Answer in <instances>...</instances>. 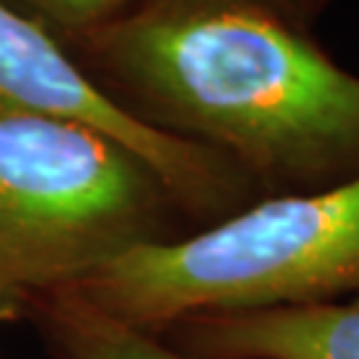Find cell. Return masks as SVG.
<instances>
[{"instance_id":"cell-8","label":"cell","mask_w":359,"mask_h":359,"mask_svg":"<svg viewBox=\"0 0 359 359\" xmlns=\"http://www.w3.org/2000/svg\"><path fill=\"white\" fill-rule=\"evenodd\" d=\"M261 3L269 6L271 11H277L298 29H309L330 0H261Z\"/></svg>"},{"instance_id":"cell-5","label":"cell","mask_w":359,"mask_h":359,"mask_svg":"<svg viewBox=\"0 0 359 359\" xmlns=\"http://www.w3.org/2000/svg\"><path fill=\"white\" fill-rule=\"evenodd\" d=\"M160 338L192 359H359V295L320 306L200 314Z\"/></svg>"},{"instance_id":"cell-7","label":"cell","mask_w":359,"mask_h":359,"mask_svg":"<svg viewBox=\"0 0 359 359\" xmlns=\"http://www.w3.org/2000/svg\"><path fill=\"white\" fill-rule=\"evenodd\" d=\"M48 32L83 38L133 11L144 0H6Z\"/></svg>"},{"instance_id":"cell-4","label":"cell","mask_w":359,"mask_h":359,"mask_svg":"<svg viewBox=\"0 0 359 359\" xmlns=\"http://www.w3.org/2000/svg\"><path fill=\"white\" fill-rule=\"evenodd\" d=\"M0 115L77 123L126 147L163 179L194 229L256 203L258 192L229 160L133 117L35 19L0 0Z\"/></svg>"},{"instance_id":"cell-1","label":"cell","mask_w":359,"mask_h":359,"mask_svg":"<svg viewBox=\"0 0 359 359\" xmlns=\"http://www.w3.org/2000/svg\"><path fill=\"white\" fill-rule=\"evenodd\" d=\"M77 40L123 109L221 154L258 197L359 176V75L261 0H144Z\"/></svg>"},{"instance_id":"cell-3","label":"cell","mask_w":359,"mask_h":359,"mask_svg":"<svg viewBox=\"0 0 359 359\" xmlns=\"http://www.w3.org/2000/svg\"><path fill=\"white\" fill-rule=\"evenodd\" d=\"M187 224L163 179L104 133L0 115V322Z\"/></svg>"},{"instance_id":"cell-2","label":"cell","mask_w":359,"mask_h":359,"mask_svg":"<svg viewBox=\"0 0 359 359\" xmlns=\"http://www.w3.org/2000/svg\"><path fill=\"white\" fill-rule=\"evenodd\" d=\"M160 335L200 314L320 306L359 295V176L320 192L258 197L176 240L139 245L69 287Z\"/></svg>"},{"instance_id":"cell-6","label":"cell","mask_w":359,"mask_h":359,"mask_svg":"<svg viewBox=\"0 0 359 359\" xmlns=\"http://www.w3.org/2000/svg\"><path fill=\"white\" fill-rule=\"evenodd\" d=\"M22 317L32 320L56 359H192L160 335L112 320L72 290L35 295Z\"/></svg>"}]
</instances>
